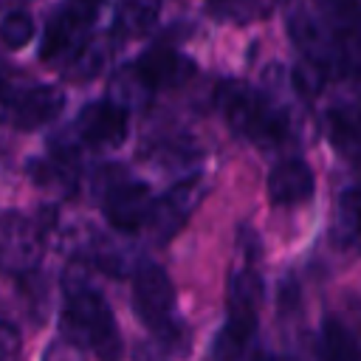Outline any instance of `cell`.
Returning <instances> with one entry per match:
<instances>
[{"label": "cell", "instance_id": "obj_1", "mask_svg": "<svg viewBox=\"0 0 361 361\" xmlns=\"http://www.w3.org/2000/svg\"><path fill=\"white\" fill-rule=\"evenodd\" d=\"M217 107L223 113V118L228 121V127L248 138L251 144L262 147V149H276L282 144L290 141L293 135V124L288 110L268 93L245 85V82H223L214 93Z\"/></svg>", "mask_w": 361, "mask_h": 361}, {"label": "cell", "instance_id": "obj_2", "mask_svg": "<svg viewBox=\"0 0 361 361\" xmlns=\"http://www.w3.org/2000/svg\"><path fill=\"white\" fill-rule=\"evenodd\" d=\"M59 327L71 344L93 353L99 361L121 358V336L107 299L79 276L65 279Z\"/></svg>", "mask_w": 361, "mask_h": 361}, {"label": "cell", "instance_id": "obj_3", "mask_svg": "<svg viewBox=\"0 0 361 361\" xmlns=\"http://www.w3.org/2000/svg\"><path fill=\"white\" fill-rule=\"evenodd\" d=\"M133 307L144 327L166 347H186V327L178 316L175 288L166 271L155 262H141L133 274Z\"/></svg>", "mask_w": 361, "mask_h": 361}, {"label": "cell", "instance_id": "obj_4", "mask_svg": "<svg viewBox=\"0 0 361 361\" xmlns=\"http://www.w3.org/2000/svg\"><path fill=\"white\" fill-rule=\"evenodd\" d=\"M99 8L102 0H65L45 28L39 56L45 62L71 65L87 48V34L96 23Z\"/></svg>", "mask_w": 361, "mask_h": 361}, {"label": "cell", "instance_id": "obj_5", "mask_svg": "<svg viewBox=\"0 0 361 361\" xmlns=\"http://www.w3.org/2000/svg\"><path fill=\"white\" fill-rule=\"evenodd\" d=\"M45 251L42 226L14 209L0 212V274L20 276L37 271Z\"/></svg>", "mask_w": 361, "mask_h": 361}, {"label": "cell", "instance_id": "obj_6", "mask_svg": "<svg viewBox=\"0 0 361 361\" xmlns=\"http://www.w3.org/2000/svg\"><path fill=\"white\" fill-rule=\"evenodd\" d=\"M200 197H203L200 175L180 178V180L172 183L161 197H152V209H149V217H147V226H149L152 237H155L158 243L172 240V237L186 226V220H189L192 212L197 209Z\"/></svg>", "mask_w": 361, "mask_h": 361}, {"label": "cell", "instance_id": "obj_7", "mask_svg": "<svg viewBox=\"0 0 361 361\" xmlns=\"http://www.w3.org/2000/svg\"><path fill=\"white\" fill-rule=\"evenodd\" d=\"M149 209H152V189L141 180L121 178V180L110 183L102 195V212H104L107 223L124 234L144 228Z\"/></svg>", "mask_w": 361, "mask_h": 361}, {"label": "cell", "instance_id": "obj_8", "mask_svg": "<svg viewBox=\"0 0 361 361\" xmlns=\"http://www.w3.org/2000/svg\"><path fill=\"white\" fill-rule=\"evenodd\" d=\"M65 107V93L54 85H34L17 93H6L0 116L17 130H37L54 121Z\"/></svg>", "mask_w": 361, "mask_h": 361}, {"label": "cell", "instance_id": "obj_9", "mask_svg": "<svg viewBox=\"0 0 361 361\" xmlns=\"http://www.w3.org/2000/svg\"><path fill=\"white\" fill-rule=\"evenodd\" d=\"M73 138L93 149L118 147L127 138V110L116 104L113 99L90 102L82 107V113L73 121Z\"/></svg>", "mask_w": 361, "mask_h": 361}, {"label": "cell", "instance_id": "obj_10", "mask_svg": "<svg viewBox=\"0 0 361 361\" xmlns=\"http://www.w3.org/2000/svg\"><path fill=\"white\" fill-rule=\"evenodd\" d=\"M135 79L144 85V90L152 96L155 90H166V87H178L183 85L192 73H195V65L178 54L175 48H166V45H158V48H149L138 62L130 65Z\"/></svg>", "mask_w": 361, "mask_h": 361}, {"label": "cell", "instance_id": "obj_11", "mask_svg": "<svg viewBox=\"0 0 361 361\" xmlns=\"http://www.w3.org/2000/svg\"><path fill=\"white\" fill-rule=\"evenodd\" d=\"M313 189H316L313 169L302 158H282L268 172V197L279 206L305 203L313 197Z\"/></svg>", "mask_w": 361, "mask_h": 361}, {"label": "cell", "instance_id": "obj_12", "mask_svg": "<svg viewBox=\"0 0 361 361\" xmlns=\"http://www.w3.org/2000/svg\"><path fill=\"white\" fill-rule=\"evenodd\" d=\"M31 172L39 186L68 195L76 189V180H79V152L73 144H59V147H54L51 155L39 158L31 166Z\"/></svg>", "mask_w": 361, "mask_h": 361}, {"label": "cell", "instance_id": "obj_13", "mask_svg": "<svg viewBox=\"0 0 361 361\" xmlns=\"http://www.w3.org/2000/svg\"><path fill=\"white\" fill-rule=\"evenodd\" d=\"M158 11H161V0H121L116 25L124 37H141L152 31Z\"/></svg>", "mask_w": 361, "mask_h": 361}, {"label": "cell", "instance_id": "obj_14", "mask_svg": "<svg viewBox=\"0 0 361 361\" xmlns=\"http://www.w3.org/2000/svg\"><path fill=\"white\" fill-rule=\"evenodd\" d=\"M276 0H209V14L220 23H257L274 11Z\"/></svg>", "mask_w": 361, "mask_h": 361}, {"label": "cell", "instance_id": "obj_15", "mask_svg": "<svg viewBox=\"0 0 361 361\" xmlns=\"http://www.w3.org/2000/svg\"><path fill=\"white\" fill-rule=\"evenodd\" d=\"M327 121H330V135H333L336 147L353 161L358 152V113H355V107L353 104L336 107V110H330Z\"/></svg>", "mask_w": 361, "mask_h": 361}, {"label": "cell", "instance_id": "obj_16", "mask_svg": "<svg viewBox=\"0 0 361 361\" xmlns=\"http://www.w3.org/2000/svg\"><path fill=\"white\" fill-rule=\"evenodd\" d=\"M324 361H358L355 336L338 319L324 322Z\"/></svg>", "mask_w": 361, "mask_h": 361}, {"label": "cell", "instance_id": "obj_17", "mask_svg": "<svg viewBox=\"0 0 361 361\" xmlns=\"http://www.w3.org/2000/svg\"><path fill=\"white\" fill-rule=\"evenodd\" d=\"M333 234L341 245H355V240H358V192H355V186H347L338 197Z\"/></svg>", "mask_w": 361, "mask_h": 361}, {"label": "cell", "instance_id": "obj_18", "mask_svg": "<svg viewBox=\"0 0 361 361\" xmlns=\"http://www.w3.org/2000/svg\"><path fill=\"white\" fill-rule=\"evenodd\" d=\"M34 34V20L28 11H8L3 20H0V39L8 45V48H23Z\"/></svg>", "mask_w": 361, "mask_h": 361}, {"label": "cell", "instance_id": "obj_19", "mask_svg": "<svg viewBox=\"0 0 361 361\" xmlns=\"http://www.w3.org/2000/svg\"><path fill=\"white\" fill-rule=\"evenodd\" d=\"M23 338L20 330L8 322H0V361H20Z\"/></svg>", "mask_w": 361, "mask_h": 361}, {"label": "cell", "instance_id": "obj_20", "mask_svg": "<svg viewBox=\"0 0 361 361\" xmlns=\"http://www.w3.org/2000/svg\"><path fill=\"white\" fill-rule=\"evenodd\" d=\"M248 361H279V358H276V355H271V353H265V350H254Z\"/></svg>", "mask_w": 361, "mask_h": 361}, {"label": "cell", "instance_id": "obj_21", "mask_svg": "<svg viewBox=\"0 0 361 361\" xmlns=\"http://www.w3.org/2000/svg\"><path fill=\"white\" fill-rule=\"evenodd\" d=\"M6 93H8V87L0 82V107H3V102H6Z\"/></svg>", "mask_w": 361, "mask_h": 361}]
</instances>
